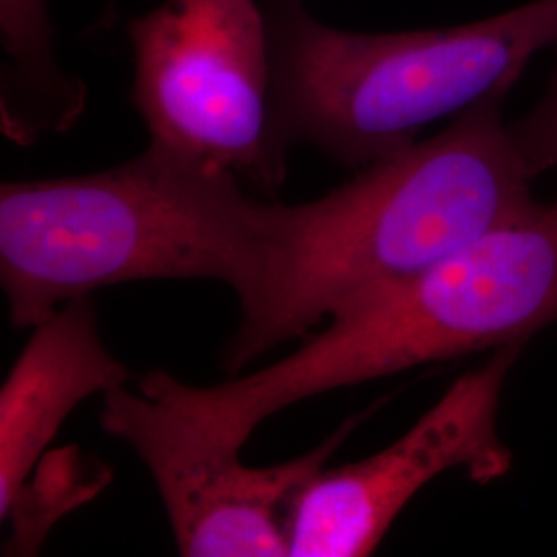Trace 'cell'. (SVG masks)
<instances>
[{"instance_id":"1","label":"cell","mask_w":557,"mask_h":557,"mask_svg":"<svg viewBox=\"0 0 557 557\" xmlns=\"http://www.w3.org/2000/svg\"><path fill=\"white\" fill-rule=\"evenodd\" d=\"M238 176L149 145L119 168L0 188V281L11 324L149 278H209L236 292L250 337L267 319L298 205L250 199Z\"/></svg>"},{"instance_id":"2","label":"cell","mask_w":557,"mask_h":557,"mask_svg":"<svg viewBox=\"0 0 557 557\" xmlns=\"http://www.w3.org/2000/svg\"><path fill=\"white\" fill-rule=\"evenodd\" d=\"M508 96L479 101L438 135L298 205L275 301L252 337L225 349V372L239 374L267 351L308 337L361 299L527 213L535 178L504 119Z\"/></svg>"},{"instance_id":"3","label":"cell","mask_w":557,"mask_h":557,"mask_svg":"<svg viewBox=\"0 0 557 557\" xmlns=\"http://www.w3.org/2000/svg\"><path fill=\"white\" fill-rule=\"evenodd\" d=\"M557 324V197L413 277L324 322L294 354L236 380L195 386L153 370L140 393L242 450L262 421L299 400L423 363L524 345Z\"/></svg>"},{"instance_id":"4","label":"cell","mask_w":557,"mask_h":557,"mask_svg":"<svg viewBox=\"0 0 557 557\" xmlns=\"http://www.w3.org/2000/svg\"><path fill=\"white\" fill-rule=\"evenodd\" d=\"M262 7L283 145H310L356 170L409 149L428 124L512 91L535 54L557 48V0L386 34L329 27L301 0Z\"/></svg>"},{"instance_id":"5","label":"cell","mask_w":557,"mask_h":557,"mask_svg":"<svg viewBox=\"0 0 557 557\" xmlns=\"http://www.w3.org/2000/svg\"><path fill=\"white\" fill-rule=\"evenodd\" d=\"M131 101L151 143L273 190L287 147L273 114V62L257 0H165L128 25Z\"/></svg>"},{"instance_id":"6","label":"cell","mask_w":557,"mask_h":557,"mask_svg":"<svg viewBox=\"0 0 557 557\" xmlns=\"http://www.w3.org/2000/svg\"><path fill=\"white\" fill-rule=\"evenodd\" d=\"M520 351L522 345L496 349L376 455L320 469L289 506V557L370 556L405 506L440 475L504 478L512 453L499 438V400Z\"/></svg>"},{"instance_id":"7","label":"cell","mask_w":557,"mask_h":557,"mask_svg":"<svg viewBox=\"0 0 557 557\" xmlns=\"http://www.w3.org/2000/svg\"><path fill=\"white\" fill-rule=\"evenodd\" d=\"M101 430L126 442L158 487L180 556H289L287 515L299 490L324 469L356 421L301 457L248 467L238 448L211 438L163 398L131 393L103 395Z\"/></svg>"},{"instance_id":"8","label":"cell","mask_w":557,"mask_h":557,"mask_svg":"<svg viewBox=\"0 0 557 557\" xmlns=\"http://www.w3.org/2000/svg\"><path fill=\"white\" fill-rule=\"evenodd\" d=\"M32 329L0 391V518L81 403L131 379L101 341L91 296L66 301Z\"/></svg>"},{"instance_id":"9","label":"cell","mask_w":557,"mask_h":557,"mask_svg":"<svg viewBox=\"0 0 557 557\" xmlns=\"http://www.w3.org/2000/svg\"><path fill=\"white\" fill-rule=\"evenodd\" d=\"M52 38L46 0H0L2 133L20 145L69 131L85 108V85L60 69Z\"/></svg>"},{"instance_id":"10","label":"cell","mask_w":557,"mask_h":557,"mask_svg":"<svg viewBox=\"0 0 557 557\" xmlns=\"http://www.w3.org/2000/svg\"><path fill=\"white\" fill-rule=\"evenodd\" d=\"M108 481L101 469L85 473L77 448H64L57 455L41 457L36 481H25L2 520L15 522L13 539L4 545V554L32 556L38 552L50 527L69 510L89 502Z\"/></svg>"},{"instance_id":"11","label":"cell","mask_w":557,"mask_h":557,"mask_svg":"<svg viewBox=\"0 0 557 557\" xmlns=\"http://www.w3.org/2000/svg\"><path fill=\"white\" fill-rule=\"evenodd\" d=\"M512 131L533 178L557 170V59L545 94L527 116L512 122Z\"/></svg>"}]
</instances>
